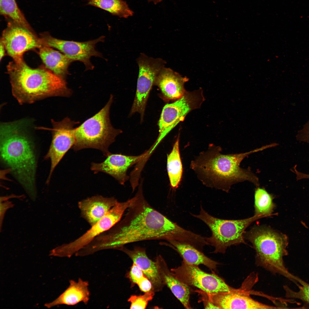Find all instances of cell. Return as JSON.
Wrapping results in <instances>:
<instances>
[{
  "mask_svg": "<svg viewBox=\"0 0 309 309\" xmlns=\"http://www.w3.org/2000/svg\"><path fill=\"white\" fill-rule=\"evenodd\" d=\"M135 195L124 217L94 239L96 250L120 249L126 244L148 240H174L190 245L195 242L196 233L182 227L150 205L141 184Z\"/></svg>",
  "mask_w": 309,
  "mask_h": 309,
  "instance_id": "6da1fadb",
  "label": "cell"
},
{
  "mask_svg": "<svg viewBox=\"0 0 309 309\" xmlns=\"http://www.w3.org/2000/svg\"><path fill=\"white\" fill-rule=\"evenodd\" d=\"M270 147L267 144L248 152L225 154L220 147L210 145L192 161L191 167L205 185L226 192L233 185L245 181L258 187V177L249 169L241 168L240 164L249 155Z\"/></svg>",
  "mask_w": 309,
  "mask_h": 309,
  "instance_id": "7a4b0ae2",
  "label": "cell"
},
{
  "mask_svg": "<svg viewBox=\"0 0 309 309\" xmlns=\"http://www.w3.org/2000/svg\"><path fill=\"white\" fill-rule=\"evenodd\" d=\"M25 121L1 124V156L32 199L36 191L35 175L37 166L32 141L26 131Z\"/></svg>",
  "mask_w": 309,
  "mask_h": 309,
  "instance_id": "3957f363",
  "label": "cell"
},
{
  "mask_svg": "<svg viewBox=\"0 0 309 309\" xmlns=\"http://www.w3.org/2000/svg\"><path fill=\"white\" fill-rule=\"evenodd\" d=\"M7 70L13 94L21 104L49 97H68L72 93L65 80L44 66L33 68L23 59L9 62Z\"/></svg>",
  "mask_w": 309,
  "mask_h": 309,
  "instance_id": "277c9868",
  "label": "cell"
},
{
  "mask_svg": "<svg viewBox=\"0 0 309 309\" xmlns=\"http://www.w3.org/2000/svg\"><path fill=\"white\" fill-rule=\"evenodd\" d=\"M244 237L255 249L257 266L296 282L298 277L290 273L284 262V257L288 255V240L286 235L267 226H259L245 232Z\"/></svg>",
  "mask_w": 309,
  "mask_h": 309,
  "instance_id": "5b68a950",
  "label": "cell"
},
{
  "mask_svg": "<svg viewBox=\"0 0 309 309\" xmlns=\"http://www.w3.org/2000/svg\"><path fill=\"white\" fill-rule=\"evenodd\" d=\"M113 100L111 95L98 112L75 128L76 141L72 149L76 151L86 148L98 149L106 157L110 153L109 147L122 132L121 130L114 128L110 122V110Z\"/></svg>",
  "mask_w": 309,
  "mask_h": 309,
  "instance_id": "8992f818",
  "label": "cell"
},
{
  "mask_svg": "<svg viewBox=\"0 0 309 309\" xmlns=\"http://www.w3.org/2000/svg\"><path fill=\"white\" fill-rule=\"evenodd\" d=\"M191 215L203 221L210 229L211 235L206 237V239L209 245L214 247L213 253L223 254L231 246L245 243L244 234L246 229L253 222L266 217L255 215L251 217L241 220L222 219L209 214L202 205L199 214Z\"/></svg>",
  "mask_w": 309,
  "mask_h": 309,
  "instance_id": "52a82bcc",
  "label": "cell"
},
{
  "mask_svg": "<svg viewBox=\"0 0 309 309\" xmlns=\"http://www.w3.org/2000/svg\"><path fill=\"white\" fill-rule=\"evenodd\" d=\"M134 200V198L132 197L125 201H118L104 217L84 234L71 242L62 244L52 250L49 255L60 257H71L96 237L120 221L125 211Z\"/></svg>",
  "mask_w": 309,
  "mask_h": 309,
  "instance_id": "ba28073f",
  "label": "cell"
},
{
  "mask_svg": "<svg viewBox=\"0 0 309 309\" xmlns=\"http://www.w3.org/2000/svg\"><path fill=\"white\" fill-rule=\"evenodd\" d=\"M204 99L201 90H199L186 92L181 98L166 104L162 109L158 122L159 135L152 147V150L180 122L184 120L188 113L199 108Z\"/></svg>",
  "mask_w": 309,
  "mask_h": 309,
  "instance_id": "9c48e42d",
  "label": "cell"
},
{
  "mask_svg": "<svg viewBox=\"0 0 309 309\" xmlns=\"http://www.w3.org/2000/svg\"><path fill=\"white\" fill-rule=\"evenodd\" d=\"M136 62L139 73L136 95L130 115L138 113L142 122L150 92L157 76L165 67L166 62L161 58H153L142 53Z\"/></svg>",
  "mask_w": 309,
  "mask_h": 309,
  "instance_id": "30bf717a",
  "label": "cell"
},
{
  "mask_svg": "<svg viewBox=\"0 0 309 309\" xmlns=\"http://www.w3.org/2000/svg\"><path fill=\"white\" fill-rule=\"evenodd\" d=\"M171 270L178 279L188 286L196 287L207 294L227 292L234 288L217 274L205 272L198 266L183 260L180 266Z\"/></svg>",
  "mask_w": 309,
  "mask_h": 309,
  "instance_id": "8fae6325",
  "label": "cell"
},
{
  "mask_svg": "<svg viewBox=\"0 0 309 309\" xmlns=\"http://www.w3.org/2000/svg\"><path fill=\"white\" fill-rule=\"evenodd\" d=\"M39 37L43 46L58 50L73 61L82 62L87 70H92L94 68L90 61L92 56L102 57L101 54L96 50L95 47L97 43L104 41L103 36L84 42L59 39L53 37L47 32L41 33Z\"/></svg>",
  "mask_w": 309,
  "mask_h": 309,
  "instance_id": "7c38bea8",
  "label": "cell"
},
{
  "mask_svg": "<svg viewBox=\"0 0 309 309\" xmlns=\"http://www.w3.org/2000/svg\"><path fill=\"white\" fill-rule=\"evenodd\" d=\"M6 20L7 26L2 32L1 39L4 43L7 54L13 60H22L25 52L43 46L40 38L33 30L10 19Z\"/></svg>",
  "mask_w": 309,
  "mask_h": 309,
  "instance_id": "4fadbf2b",
  "label": "cell"
},
{
  "mask_svg": "<svg viewBox=\"0 0 309 309\" xmlns=\"http://www.w3.org/2000/svg\"><path fill=\"white\" fill-rule=\"evenodd\" d=\"M52 128L51 143L45 159H49L51 166L46 183H48L53 171L68 150L74 144L75 125L78 123L66 117L60 121H52Z\"/></svg>",
  "mask_w": 309,
  "mask_h": 309,
  "instance_id": "5bb4252c",
  "label": "cell"
},
{
  "mask_svg": "<svg viewBox=\"0 0 309 309\" xmlns=\"http://www.w3.org/2000/svg\"><path fill=\"white\" fill-rule=\"evenodd\" d=\"M148 153V151L139 155L134 156L110 153L102 162L92 163L91 169L95 173L102 172L108 174L124 185L129 178L127 174L128 170L143 159Z\"/></svg>",
  "mask_w": 309,
  "mask_h": 309,
  "instance_id": "9a60e30c",
  "label": "cell"
},
{
  "mask_svg": "<svg viewBox=\"0 0 309 309\" xmlns=\"http://www.w3.org/2000/svg\"><path fill=\"white\" fill-rule=\"evenodd\" d=\"M207 298L219 309H270L280 308L253 299L241 289L233 288L227 292L214 294L205 293Z\"/></svg>",
  "mask_w": 309,
  "mask_h": 309,
  "instance_id": "2e32d148",
  "label": "cell"
},
{
  "mask_svg": "<svg viewBox=\"0 0 309 309\" xmlns=\"http://www.w3.org/2000/svg\"><path fill=\"white\" fill-rule=\"evenodd\" d=\"M189 80L172 69L164 67L157 76L154 85L161 91L163 98L167 101H176L186 92L184 85Z\"/></svg>",
  "mask_w": 309,
  "mask_h": 309,
  "instance_id": "e0dca14e",
  "label": "cell"
},
{
  "mask_svg": "<svg viewBox=\"0 0 309 309\" xmlns=\"http://www.w3.org/2000/svg\"><path fill=\"white\" fill-rule=\"evenodd\" d=\"M118 202L113 197L94 196L78 202L81 217L92 226L104 217Z\"/></svg>",
  "mask_w": 309,
  "mask_h": 309,
  "instance_id": "ac0fdd59",
  "label": "cell"
},
{
  "mask_svg": "<svg viewBox=\"0 0 309 309\" xmlns=\"http://www.w3.org/2000/svg\"><path fill=\"white\" fill-rule=\"evenodd\" d=\"M156 262L163 284L169 288L185 308H192L190 301L191 291L189 286L174 275L161 256L157 257Z\"/></svg>",
  "mask_w": 309,
  "mask_h": 309,
  "instance_id": "d6986e66",
  "label": "cell"
},
{
  "mask_svg": "<svg viewBox=\"0 0 309 309\" xmlns=\"http://www.w3.org/2000/svg\"><path fill=\"white\" fill-rule=\"evenodd\" d=\"M69 283L68 287L62 293L52 302L45 304V306L50 308L62 304L73 306L80 302L87 305L90 296L88 282L79 278L77 281L70 280Z\"/></svg>",
  "mask_w": 309,
  "mask_h": 309,
  "instance_id": "ffe728a7",
  "label": "cell"
},
{
  "mask_svg": "<svg viewBox=\"0 0 309 309\" xmlns=\"http://www.w3.org/2000/svg\"><path fill=\"white\" fill-rule=\"evenodd\" d=\"M120 250L128 255L133 263L141 269L144 275L152 282L154 291H158L161 288L164 284L156 263L148 257L144 248L137 247L132 250H130L123 246Z\"/></svg>",
  "mask_w": 309,
  "mask_h": 309,
  "instance_id": "44dd1931",
  "label": "cell"
},
{
  "mask_svg": "<svg viewBox=\"0 0 309 309\" xmlns=\"http://www.w3.org/2000/svg\"><path fill=\"white\" fill-rule=\"evenodd\" d=\"M39 55L44 66L54 74L65 80L69 66L73 61L62 52L43 46L39 49Z\"/></svg>",
  "mask_w": 309,
  "mask_h": 309,
  "instance_id": "7402d4cb",
  "label": "cell"
},
{
  "mask_svg": "<svg viewBox=\"0 0 309 309\" xmlns=\"http://www.w3.org/2000/svg\"><path fill=\"white\" fill-rule=\"evenodd\" d=\"M168 241L179 253L183 260L188 263L197 266L202 264L213 272L217 270L219 263L209 258L193 246L176 240H171Z\"/></svg>",
  "mask_w": 309,
  "mask_h": 309,
  "instance_id": "603a6c76",
  "label": "cell"
},
{
  "mask_svg": "<svg viewBox=\"0 0 309 309\" xmlns=\"http://www.w3.org/2000/svg\"><path fill=\"white\" fill-rule=\"evenodd\" d=\"M179 135L171 151L167 156V170L170 185L173 189L178 187L183 172L179 152Z\"/></svg>",
  "mask_w": 309,
  "mask_h": 309,
  "instance_id": "cb8c5ba5",
  "label": "cell"
},
{
  "mask_svg": "<svg viewBox=\"0 0 309 309\" xmlns=\"http://www.w3.org/2000/svg\"><path fill=\"white\" fill-rule=\"evenodd\" d=\"M87 4L120 17L127 18L133 14L126 3L122 0H88Z\"/></svg>",
  "mask_w": 309,
  "mask_h": 309,
  "instance_id": "d4e9b609",
  "label": "cell"
},
{
  "mask_svg": "<svg viewBox=\"0 0 309 309\" xmlns=\"http://www.w3.org/2000/svg\"><path fill=\"white\" fill-rule=\"evenodd\" d=\"M0 13L6 19H10L33 30L18 7L16 0H0Z\"/></svg>",
  "mask_w": 309,
  "mask_h": 309,
  "instance_id": "484cf974",
  "label": "cell"
},
{
  "mask_svg": "<svg viewBox=\"0 0 309 309\" xmlns=\"http://www.w3.org/2000/svg\"><path fill=\"white\" fill-rule=\"evenodd\" d=\"M255 215L266 217L272 215L275 206L273 200V195L264 188L258 187L254 193Z\"/></svg>",
  "mask_w": 309,
  "mask_h": 309,
  "instance_id": "4316f807",
  "label": "cell"
},
{
  "mask_svg": "<svg viewBox=\"0 0 309 309\" xmlns=\"http://www.w3.org/2000/svg\"><path fill=\"white\" fill-rule=\"evenodd\" d=\"M298 288L297 291H295L287 286H284L286 297L289 298L297 299L309 304V284L302 279L297 285Z\"/></svg>",
  "mask_w": 309,
  "mask_h": 309,
  "instance_id": "83f0119b",
  "label": "cell"
},
{
  "mask_svg": "<svg viewBox=\"0 0 309 309\" xmlns=\"http://www.w3.org/2000/svg\"><path fill=\"white\" fill-rule=\"evenodd\" d=\"M154 290L145 293L141 295H132L128 299L130 303V309H144L146 308L148 302L153 298Z\"/></svg>",
  "mask_w": 309,
  "mask_h": 309,
  "instance_id": "f1b7e54d",
  "label": "cell"
},
{
  "mask_svg": "<svg viewBox=\"0 0 309 309\" xmlns=\"http://www.w3.org/2000/svg\"><path fill=\"white\" fill-rule=\"evenodd\" d=\"M141 269L136 264L134 263L131 266L129 273V277L133 283H138V282L144 276Z\"/></svg>",
  "mask_w": 309,
  "mask_h": 309,
  "instance_id": "f546056e",
  "label": "cell"
},
{
  "mask_svg": "<svg viewBox=\"0 0 309 309\" xmlns=\"http://www.w3.org/2000/svg\"><path fill=\"white\" fill-rule=\"evenodd\" d=\"M296 137L298 141L309 144V120L298 131Z\"/></svg>",
  "mask_w": 309,
  "mask_h": 309,
  "instance_id": "4dcf8cb0",
  "label": "cell"
},
{
  "mask_svg": "<svg viewBox=\"0 0 309 309\" xmlns=\"http://www.w3.org/2000/svg\"><path fill=\"white\" fill-rule=\"evenodd\" d=\"M137 284L140 290L144 293L154 290L152 282L145 276L138 282Z\"/></svg>",
  "mask_w": 309,
  "mask_h": 309,
  "instance_id": "1f68e13d",
  "label": "cell"
},
{
  "mask_svg": "<svg viewBox=\"0 0 309 309\" xmlns=\"http://www.w3.org/2000/svg\"><path fill=\"white\" fill-rule=\"evenodd\" d=\"M13 206L11 202L8 201H5L4 202H0V229L3 223L5 214L6 211L9 208L12 207Z\"/></svg>",
  "mask_w": 309,
  "mask_h": 309,
  "instance_id": "d6a6232c",
  "label": "cell"
},
{
  "mask_svg": "<svg viewBox=\"0 0 309 309\" xmlns=\"http://www.w3.org/2000/svg\"><path fill=\"white\" fill-rule=\"evenodd\" d=\"M203 303L205 308L219 309L218 307L212 302L209 300L207 298L206 300L203 301Z\"/></svg>",
  "mask_w": 309,
  "mask_h": 309,
  "instance_id": "836d02e7",
  "label": "cell"
},
{
  "mask_svg": "<svg viewBox=\"0 0 309 309\" xmlns=\"http://www.w3.org/2000/svg\"><path fill=\"white\" fill-rule=\"evenodd\" d=\"M6 49L5 45L2 41L0 39V61L2 60L6 54Z\"/></svg>",
  "mask_w": 309,
  "mask_h": 309,
  "instance_id": "e575fe53",
  "label": "cell"
},
{
  "mask_svg": "<svg viewBox=\"0 0 309 309\" xmlns=\"http://www.w3.org/2000/svg\"><path fill=\"white\" fill-rule=\"evenodd\" d=\"M149 2H152L154 4H157V3L161 2L162 0H148Z\"/></svg>",
  "mask_w": 309,
  "mask_h": 309,
  "instance_id": "d590c367",
  "label": "cell"
},
{
  "mask_svg": "<svg viewBox=\"0 0 309 309\" xmlns=\"http://www.w3.org/2000/svg\"><path fill=\"white\" fill-rule=\"evenodd\" d=\"M308 179H309V175L308 176Z\"/></svg>",
  "mask_w": 309,
  "mask_h": 309,
  "instance_id": "8d00e7d4",
  "label": "cell"
}]
</instances>
